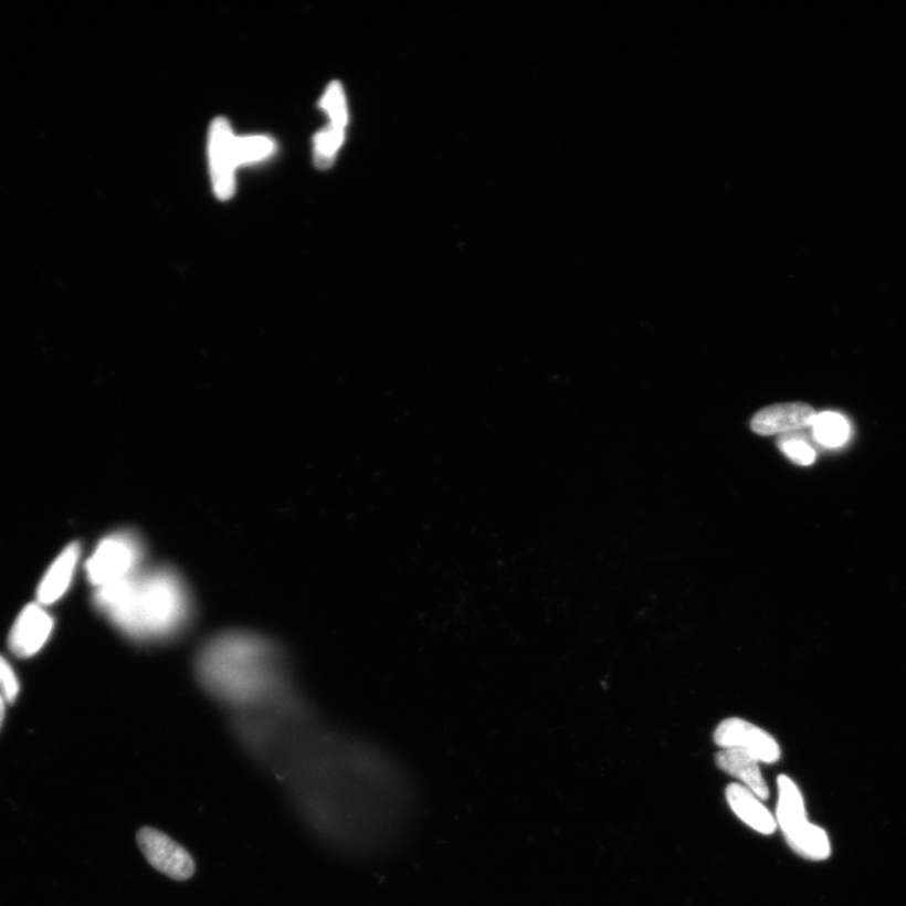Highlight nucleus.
<instances>
[{"instance_id": "5", "label": "nucleus", "mask_w": 906, "mask_h": 906, "mask_svg": "<svg viewBox=\"0 0 906 906\" xmlns=\"http://www.w3.org/2000/svg\"><path fill=\"white\" fill-rule=\"evenodd\" d=\"M714 740L723 749L745 751L759 763L772 765L781 758V748L769 733L739 718L721 721L714 733Z\"/></svg>"}, {"instance_id": "18", "label": "nucleus", "mask_w": 906, "mask_h": 906, "mask_svg": "<svg viewBox=\"0 0 906 906\" xmlns=\"http://www.w3.org/2000/svg\"><path fill=\"white\" fill-rule=\"evenodd\" d=\"M778 447L782 450L786 456L799 465L809 466L815 460V451L810 446V443L800 434H794V432L783 434L778 440Z\"/></svg>"}, {"instance_id": "10", "label": "nucleus", "mask_w": 906, "mask_h": 906, "mask_svg": "<svg viewBox=\"0 0 906 906\" xmlns=\"http://www.w3.org/2000/svg\"><path fill=\"white\" fill-rule=\"evenodd\" d=\"M727 800L733 812L749 828L763 835H772L776 831L777 822L773 814L760 802L762 800H759L746 786L730 784L727 788Z\"/></svg>"}, {"instance_id": "16", "label": "nucleus", "mask_w": 906, "mask_h": 906, "mask_svg": "<svg viewBox=\"0 0 906 906\" xmlns=\"http://www.w3.org/2000/svg\"><path fill=\"white\" fill-rule=\"evenodd\" d=\"M275 150V143L268 136H244L235 140V157L239 166L252 165L264 160Z\"/></svg>"}, {"instance_id": "14", "label": "nucleus", "mask_w": 906, "mask_h": 906, "mask_svg": "<svg viewBox=\"0 0 906 906\" xmlns=\"http://www.w3.org/2000/svg\"><path fill=\"white\" fill-rule=\"evenodd\" d=\"M812 429L815 440L830 449L844 445L850 434L847 421L841 414L833 412L815 414Z\"/></svg>"}, {"instance_id": "11", "label": "nucleus", "mask_w": 906, "mask_h": 906, "mask_svg": "<svg viewBox=\"0 0 906 906\" xmlns=\"http://www.w3.org/2000/svg\"><path fill=\"white\" fill-rule=\"evenodd\" d=\"M717 763L725 773L739 779L742 786L749 788L759 800L769 799V788L760 772L759 762L745 751L736 749H723L717 755Z\"/></svg>"}, {"instance_id": "15", "label": "nucleus", "mask_w": 906, "mask_h": 906, "mask_svg": "<svg viewBox=\"0 0 906 906\" xmlns=\"http://www.w3.org/2000/svg\"><path fill=\"white\" fill-rule=\"evenodd\" d=\"M346 129L329 125L315 136L314 161L315 166L322 170L329 169L337 158V154L344 141Z\"/></svg>"}, {"instance_id": "3", "label": "nucleus", "mask_w": 906, "mask_h": 906, "mask_svg": "<svg viewBox=\"0 0 906 906\" xmlns=\"http://www.w3.org/2000/svg\"><path fill=\"white\" fill-rule=\"evenodd\" d=\"M145 550L139 536L131 530H119L97 544L86 561V576L95 589L126 581L144 568Z\"/></svg>"}, {"instance_id": "17", "label": "nucleus", "mask_w": 906, "mask_h": 906, "mask_svg": "<svg viewBox=\"0 0 906 906\" xmlns=\"http://www.w3.org/2000/svg\"><path fill=\"white\" fill-rule=\"evenodd\" d=\"M325 113L330 117V125L346 129L348 124V108L344 89L337 81H334L325 91L320 103Z\"/></svg>"}, {"instance_id": "6", "label": "nucleus", "mask_w": 906, "mask_h": 906, "mask_svg": "<svg viewBox=\"0 0 906 906\" xmlns=\"http://www.w3.org/2000/svg\"><path fill=\"white\" fill-rule=\"evenodd\" d=\"M235 138L229 122L219 117L211 125L208 139V154L213 189L220 201H229L235 190V169L239 167L235 157Z\"/></svg>"}, {"instance_id": "9", "label": "nucleus", "mask_w": 906, "mask_h": 906, "mask_svg": "<svg viewBox=\"0 0 906 906\" xmlns=\"http://www.w3.org/2000/svg\"><path fill=\"white\" fill-rule=\"evenodd\" d=\"M81 548L78 542H71L62 550L45 572L38 591V600L42 605L56 603L66 594L74 579Z\"/></svg>"}, {"instance_id": "20", "label": "nucleus", "mask_w": 906, "mask_h": 906, "mask_svg": "<svg viewBox=\"0 0 906 906\" xmlns=\"http://www.w3.org/2000/svg\"><path fill=\"white\" fill-rule=\"evenodd\" d=\"M7 704L8 703L4 699V697L2 695H0V728H2V725H3V721H4Z\"/></svg>"}, {"instance_id": "19", "label": "nucleus", "mask_w": 906, "mask_h": 906, "mask_svg": "<svg viewBox=\"0 0 906 906\" xmlns=\"http://www.w3.org/2000/svg\"><path fill=\"white\" fill-rule=\"evenodd\" d=\"M18 694H20V682H18L14 670L3 656H0V695L8 704H12Z\"/></svg>"}, {"instance_id": "7", "label": "nucleus", "mask_w": 906, "mask_h": 906, "mask_svg": "<svg viewBox=\"0 0 906 906\" xmlns=\"http://www.w3.org/2000/svg\"><path fill=\"white\" fill-rule=\"evenodd\" d=\"M53 626V619L44 607L39 602L30 603L13 624L9 634V647L18 657L34 656L49 641Z\"/></svg>"}, {"instance_id": "12", "label": "nucleus", "mask_w": 906, "mask_h": 906, "mask_svg": "<svg viewBox=\"0 0 906 906\" xmlns=\"http://www.w3.org/2000/svg\"><path fill=\"white\" fill-rule=\"evenodd\" d=\"M778 794L777 822L787 839L794 835L810 822L808 815H805L800 788L796 786L790 777L779 776Z\"/></svg>"}, {"instance_id": "13", "label": "nucleus", "mask_w": 906, "mask_h": 906, "mask_svg": "<svg viewBox=\"0 0 906 906\" xmlns=\"http://www.w3.org/2000/svg\"><path fill=\"white\" fill-rule=\"evenodd\" d=\"M797 854L814 861L828 858L831 845L826 831L813 823H809L801 831L786 839Z\"/></svg>"}, {"instance_id": "1", "label": "nucleus", "mask_w": 906, "mask_h": 906, "mask_svg": "<svg viewBox=\"0 0 906 906\" xmlns=\"http://www.w3.org/2000/svg\"><path fill=\"white\" fill-rule=\"evenodd\" d=\"M196 670L206 691L240 715L265 714L298 700L283 651L257 633L217 634L199 651Z\"/></svg>"}, {"instance_id": "4", "label": "nucleus", "mask_w": 906, "mask_h": 906, "mask_svg": "<svg viewBox=\"0 0 906 906\" xmlns=\"http://www.w3.org/2000/svg\"><path fill=\"white\" fill-rule=\"evenodd\" d=\"M139 849L148 863L173 881L185 882L194 874L196 865L188 851L166 833L151 828L138 832Z\"/></svg>"}, {"instance_id": "8", "label": "nucleus", "mask_w": 906, "mask_h": 906, "mask_svg": "<svg viewBox=\"0 0 906 906\" xmlns=\"http://www.w3.org/2000/svg\"><path fill=\"white\" fill-rule=\"evenodd\" d=\"M815 417L812 407L804 403H781L763 408L751 420L750 428L760 436L796 432L810 428Z\"/></svg>"}, {"instance_id": "2", "label": "nucleus", "mask_w": 906, "mask_h": 906, "mask_svg": "<svg viewBox=\"0 0 906 906\" xmlns=\"http://www.w3.org/2000/svg\"><path fill=\"white\" fill-rule=\"evenodd\" d=\"M94 602L117 630L140 643L179 636L193 615L192 593L169 567H144L122 583L95 589Z\"/></svg>"}]
</instances>
